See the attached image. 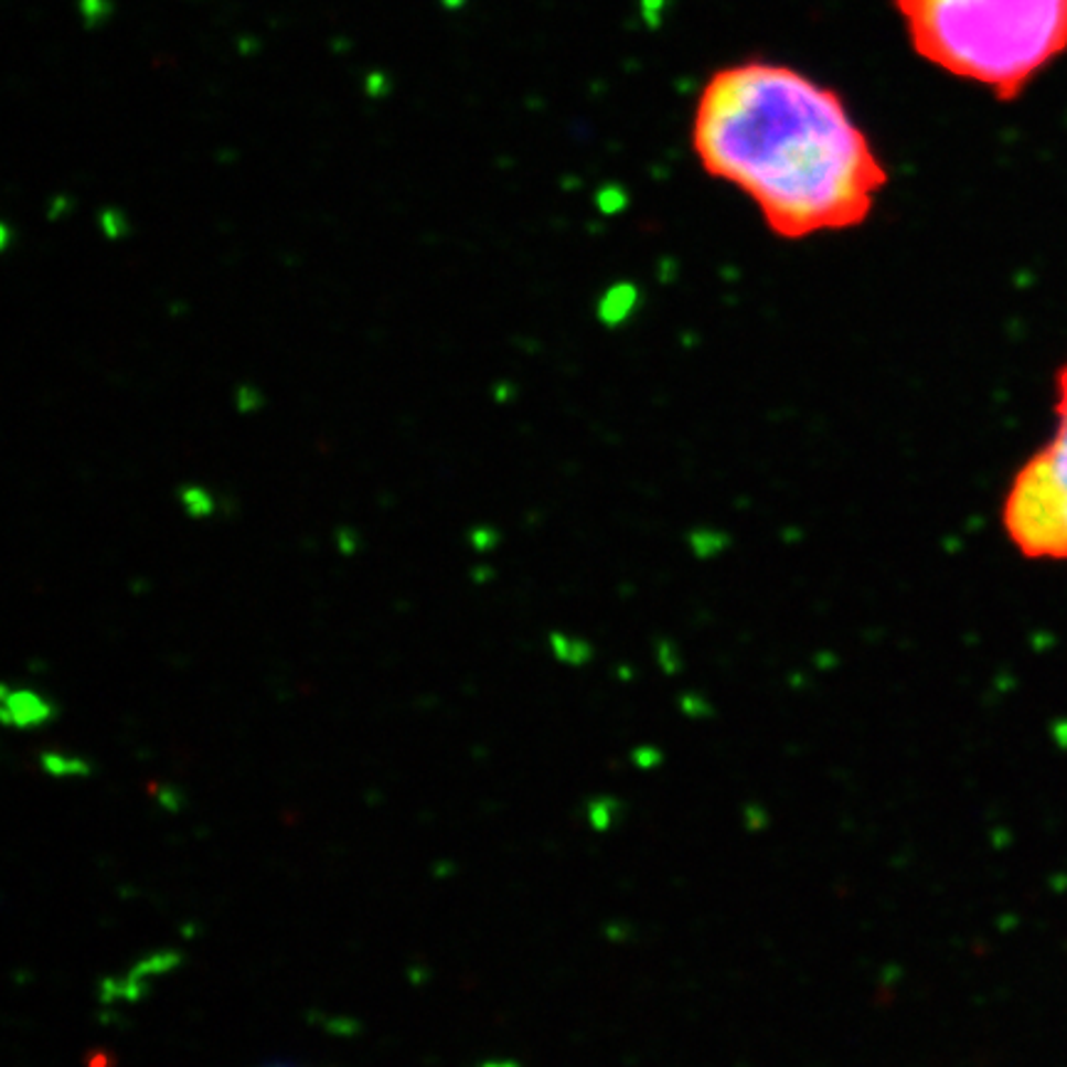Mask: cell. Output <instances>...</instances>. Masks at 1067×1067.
Wrapping results in <instances>:
<instances>
[{
	"mask_svg": "<svg viewBox=\"0 0 1067 1067\" xmlns=\"http://www.w3.org/2000/svg\"><path fill=\"white\" fill-rule=\"evenodd\" d=\"M692 151L704 173L739 189L783 241L865 223L887 185L843 97L761 60L722 67L704 82Z\"/></svg>",
	"mask_w": 1067,
	"mask_h": 1067,
	"instance_id": "6da1fadb",
	"label": "cell"
},
{
	"mask_svg": "<svg viewBox=\"0 0 1067 1067\" xmlns=\"http://www.w3.org/2000/svg\"><path fill=\"white\" fill-rule=\"evenodd\" d=\"M915 53L1001 102L1067 53V0H893Z\"/></svg>",
	"mask_w": 1067,
	"mask_h": 1067,
	"instance_id": "7a4b0ae2",
	"label": "cell"
},
{
	"mask_svg": "<svg viewBox=\"0 0 1067 1067\" xmlns=\"http://www.w3.org/2000/svg\"><path fill=\"white\" fill-rule=\"evenodd\" d=\"M1001 522L1025 558L1067 562V361L1055 376V430L1013 474Z\"/></svg>",
	"mask_w": 1067,
	"mask_h": 1067,
	"instance_id": "3957f363",
	"label": "cell"
},
{
	"mask_svg": "<svg viewBox=\"0 0 1067 1067\" xmlns=\"http://www.w3.org/2000/svg\"><path fill=\"white\" fill-rule=\"evenodd\" d=\"M57 714V707L43 694L33 690L3 687V722L8 727L35 729L43 727Z\"/></svg>",
	"mask_w": 1067,
	"mask_h": 1067,
	"instance_id": "277c9868",
	"label": "cell"
},
{
	"mask_svg": "<svg viewBox=\"0 0 1067 1067\" xmlns=\"http://www.w3.org/2000/svg\"><path fill=\"white\" fill-rule=\"evenodd\" d=\"M175 494H179L183 512L189 514L191 520H209V516L217 512V500L213 497V492H209L201 484H181Z\"/></svg>",
	"mask_w": 1067,
	"mask_h": 1067,
	"instance_id": "5b68a950",
	"label": "cell"
},
{
	"mask_svg": "<svg viewBox=\"0 0 1067 1067\" xmlns=\"http://www.w3.org/2000/svg\"><path fill=\"white\" fill-rule=\"evenodd\" d=\"M97 225H99L102 235H105L107 241H111V243L127 241V237L134 233V225L129 221V215L124 213L121 209H114V205H107V209L99 211Z\"/></svg>",
	"mask_w": 1067,
	"mask_h": 1067,
	"instance_id": "8992f818",
	"label": "cell"
},
{
	"mask_svg": "<svg viewBox=\"0 0 1067 1067\" xmlns=\"http://www.w3.org/2000/svg\"><path fill=\"white\" fill-rule=\"evenodd\" d=\"M79 15L82 25L87 30H97L105 25L114 15V0H79Z\"/></svg>",
	"mask_w": 1067,
	"mask_h": 1067,
	"instance_id": "52a82bcc",
	"label": "cell"
},
{
	"mask_svg": "<svg viewBox=\"0 0 1067 1067\" xmlns=\"http://www.w3.org/2000/svg\"><path fill=\"white\" fill-rule=\"evenodd\" d=\"M45 771L53 776H79L89 771V764L77 759V756H65V754H45L43 756Z\"/></svg>",
	"mask_w": 1067,
	"mask_h": 1067,
	"instance_id": "ba28073f",
	"label": "cell"
},
{
	"mask_svg": "<svg viewBox=\"0 0 1067 1067\" xmlns=\"http://www.w3.org/2000/svg\"><path fill=\"white\" fill-rule=\"evenodd\" d=\"M235 408L237 413H243V416H255V413H260L265 408V393L253 386V383H241V386L235 388Z\"/></svg>",
	"mask_w": 1067,
	"mask_h": 1067,
	"instance_id": "9c48e42d",
	"label": "cell"
},
{
	"mask_svg": "<svg viewBox=\"0 0 1067 1067\" xmlns=\"http://www.w3.org/2000/svg\"><path fill=\"white\" fill-rule=\"evenodd\" d=\"M364 92L369 99H386L393 92V82L383 72H369V77L364 79Z\"/></svg>",
	"mask_w": 1067,
	"mask_h": 1067,
	"instance_id": "30bf717a",
	"label": "cell"
},
{
	"mask_svg": "<svg viewBox=\"0 0 1067 1067\" xmlns=\"http://www.w3.org/2000/svg\"><path fill=\"white\" fill-rule=\"evenodd\" d=\"M337 546L344 556H354L361 552V534L356 530H351V526H339Z\"/></svg>",
	"mask_w": 1067,
	"mask_h": 1067,
	"instance_id": "8fae6325",
	"label": "cell"
},
{
	"mask_svg": "<svg viewBox=\"0 0 1067 1067\" xmlns=\"http://www.w3.org/2000/svg\"><path fill=\"white\" fill-rule=\"evenodd\" d=\"M588 815H590V823H594L596 828H604V821H600V818H606V823L610 825V821H613V815H616V808L610 801H606V805H600V801H594Z\"/></svg>",
	"mask_w": 1067,
	"mask_h": 1067,
	"instance_id": "7c38bea8",
	"label": "cell"
},
{
	"mask_svg": "<svg viewBox=\"0 0 1067 1067\" xmlns=\"http://www.w3.org/2000/svg\"><path fill=\"white\" fill-rule=\"evenodd\" d=\"M72 211V199L70 195H55L53 203H50V221H57V217H65Z\"/></svg>",
	"mask_w": 1067,
	"mask_h": 1067,
	"instance_id": "4fadbf2b",
	"label": "cell"
},
{
	"mask_svg": "<svg viewBox=\"0 0 1067 1067\" xmlns=\"http://www.w3.org/2000/svg\"><path fill=\"white\" fill-rule=\"evenodd\" d=\"M494 542V534L490 530H472L470 532V544L478 548V552H484V548H490Z\"/></svg>",
	"mask_w": 1067,
	"mask_h": 1067,
	"instance_id": "5bb4252c",
	"label": "cell"
},
{
	"mask_svg": "<svg viewBox=\"0 0 1067 1067\" xmlns=\"http://www.w3.org/2000/svg\"><path fill=\"white\" fill-rule=\"evenodd\" d=\"M10 243H13V231H10L8 223H3V225H0V247L8 250Z\"/></svg>",
	"mask_w": 1067,
	"mask_h": 1067,
	"instance_id": "9a60e30c",
	"label": "cell"
},
{
	"mask_svg": "<svg viewBox=\"0 0 1067 1067\" xmlns=\"http://www.w3.org/2000/svg\"><path fill=\"white\" fill-rule=\"evenodd\" d=\"M465 3H468V0H440V6L445 10H460Z\"/></svg>",
	"mask_w": 1067,
	"mask_h": 1067,
	"instance_id": "2e32d148",
	"label": "cell"
}]
</instances>
